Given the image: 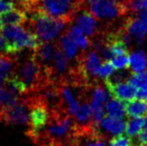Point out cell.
<instances>
[{
	"label": "cell",
	"instance_id": "20",
	"mask_svg": "<svg viewBox=\"0 0 147 146\" xmlns=\"http://www.w3.org/2000/svg\"><path fill=\"white\" fill-rule=\"evenodd\" d=\"M132 86L139 89V88H145L147 87V73L146 72H138L134 73L131 76H129L127 80Z\"/></svg>",
	"mask_w": 147,
	"mask_h": 146
},
{
	"label": "cell",
	"instance_id": "19",
	"mask_svg": "<svg viewBox=\"0 0 147 146\" xmlns=\"http://www.w3.org/2000/svg\"><path fill=\"white\" fill-rule=\"evenodd\" d=\"M143 118H132L129 120L125 125V130H124V134L127 135L130 138H134L138 135V133L142 130L143 128Z\"/></svg>",
	"mask_w": 147,
	"mask_h": 146
},
{
	"label": "cell",
	"instance_id": "7",
	"mask_svg": "<svg viewBox=\"0 0 147 146\" xmlns=\"http://www.w3.org/2000/svg\"><path fill=\"white\" fill-rule=\"evenodd\" d=\"M126 122L123 118H115L111 116H104L97 124V130L105 139L108 136L113 137L122 134L125 130Z\"/></svg>",
	"mask_w": 147,
	"mask_h": 146
},
{
	"label": "cell",
	"instance_id": "4",
	"mask_svg": "<svg viewBox=\"0 0 147 146\" xmlns=\"http://www.w3.org/2000/svg\"><path fill=\"white\" fill-rule=\"evenodd\" d=\"M31 105L25 95L19 97L15 104L0 112V121L7 125H28Z\"/></svg>",
	"mask_w": 147,
	"mask_h": 146
},
{
	"label": "cell",
	"instance_id": "13",
	"mask_svg": "<svg viewBox=\"0 0 147 146\" xmlns=\"http://www.w3.org/2000/svg\"><path fill=\"white\" fill-rule=\"evenodd\" d=\"M1 22L4 25H22L26 22L25 13L19 8H15L1 14Z\"/></svg>",
	"mask_w": 147,
	"mask_h": 146
},
{
	"label": "cell",
	"instance_id": "17",
	"mask_svg": "<svg viewBox=\"0 0 147 146\" xmlns=\"http://www.w3.org/2000/svg\"><path fill=\"white\" fill-rule=\"evenodd\" d=\"M105 110H106L108 116L115 117V118H123L125 115L124 106L121 103V101L112 97L105 104Z\"/></svg>",
	"mask_w": 147,
	"mask_h": 146
},
{
	"label": "cell",
	"instance_id": "5",
	"mask_svg": "<svg viewBox=\"0 0 147 146\" xmlns=\"http://www.w3.org/2000/svg\"><path fill=\"white\" fill-rule=\"evenodd\" d=\"M89 6L90 13L95 18L112 19L127 11L124 3L119 0H95Z\"/></svg>",
	"mask_w": 147,
	"mask_h": 146
},
{
	"label": "cell",
	"instance_id": "23",
	"mask_svg": "<svg viewBox=\"0 0 147 146\" xmlns=\"http://www.w3.org/2000/svg\"><path fill=\"white\" fill-rule=\"evenodd\" d=\"M135 142L137 146H144L147 144V129H142L138 133Z\"/></svg>",
	"mask_w": 147,
	"mask_h": 146
},
{
	"label": "cell",
	"instance_id": "15",
	"mask_svg": "<svg viewBox=\"0 0 147 146\" xmlns=\"http://www.w3.org/2000/svg\"><path fill=\"white\" fill-rule=\"evenodd\" d=\"M129 66L134 73L143 72L147 67L146 54L142 50H137L129 56Z\"/></svg>",
	"mask_w": 147,
	"mask_h": 146
},
{
	"label": "cell",
	"instance_id": "9",
	"mask_svg": "<svg viewBox=\"0 0 147 146\" xmlns=\"http://www.w3.org/2000/svg\"><path fill=\"white\" fill-rule=\"evenodd\" d=\"M56 47H57V43L46 41V42H41V44L35 50H33L36 58L38 59L40 64L44 68H48L52 64Z\"/></svg>",
	"mask_w": 147,
	"mask_h": 146
},
{
	"label": "cell",
	"instance_id": "3",
	"mask_svg": "<svg viewBox=\"0 0 147 146\" xmlns=\"http://www.w3.org/2000/svg\"><path fill=\"white\" fill-rule=\"evenodd\" d=\"M83 5L84 0H39L38 9L69 24Z\"/></svg>",
	"mask_w": 147,
	"mask_h": 146
},
{
	"label": "cell",
	"instance_id": "28",
	"mask_svg": "<svg viewBox=\"0 0 147 146\" xmlns=\"http://www.w3.org/2000/svg\"><path fill=\"white\" fill-rule=\"evenodd\" d=\"M142 6H143V10H147V0H141Z\"/></svg>",
	"mask_w": 147,
	"mask_h": 146
},
{
	"label": "cell",
	"instance_id": "1",
	"mask_svg": "<svg viewBox=\"0 0 147 146\" xmlns=\"http://www.w3.org/2000/svg\"><path fill=\"white\" fill-rule=\"evenodd\" d=\"M12 73L15 74L23 84L26 94L38 91L44 84L53 81L45 72L33 50L29 56L26 57L21 63L17 60Z\"/></svg>",
	"mask_w": 147,
	"mask_h": 146
},
{
	"label": "cell",
	"instance_id": "30",
	"mask_svg": "<svg viewBox=\"0 0 147 146\" xmlns=\"http://www.w3.org/2000/svg\"><path fill=\"white\" fill-rule=\"evenodd\" d=\"M2 27H3V24H2V22H1V19H0V31H1Z\"/></svg>",
	"mask_w": 147,
	"mask_h": 146
},
{
	"label": "cell",
	"instance_id": "14",
	"mask_svg": "<svg viewBox=\"0 0 147 146\" xmlns=\"http://www.w3.org/2000/svg\"><path fill=\"white\" fill-rule=\"evenodd\" d=\"M57 45H58V47L61 49V51L64 53V55H65L68 60L75 58L76 55H77L78 53L77 46L71 40V38L67 35V33H64L63 35H61Z\"/></svg>",
	"mask_w": 147,
	"mask_h": 146
},
{
	"label": "cell",
	"instance_id": "12",
	"mask_svg": "<svg viewBox=\"0 0 147 146\" xmlns=\"http://www.w3.org/2000/svg\"><path fill=\"white\" fill-rule=\"evenodd\" d=\"M124 111L130 118H143L147 116V101L144 100H129L123 104Z\"/></svg>",
	"mask_w": 147,
	"mask_h": 146
},
{
	"label": "cell",
	"instance_id": "10",
	"mask_svg": "<svg viewBox=\"0 0 147 146\" xmlns=\"http://www.w3.org/2000/svg\"><path fill=\"white\" fill-rule=\"evenodd\" d=\"M123 28L130 34V36L134 37L139 44L144 42L145 36L147 35V25L139 18H129Z\"/></svg>",
	"mask_w": 147,
	"mask_h": 146
},
{
	"label": "cell",
	"instance_id": "16",
	"mask_svg": "<svg viewBox=\"0 0 147 146\" xmlns=\"http://www.w3.org/2000/svg\"><path fill=\"white\" fill-rule=\"evenodd\" d=\"M67 35L71 38V40L73 41L74 43H75L76 46L79 47L82 50L87 49V47L89 46V44H90L87 37L82 33L81 30H80L77 26H71V27L68 29Z\"/></svg>",
	"mask_w": 147,
	"mask_h": 146
},
{
	"label": "cell",
	"instance_id": "6",
	"mask_svg": "<svg viewBox=\"0 0 147 146\" xmlns=\"http://www.w3.org/2000/svg\"><path fill=\"white\" fill-rule=\"evenodd\" d=\"M110 94L102 86H96L91 96V110L92 121L94 124H98L105 116V104L109 100Z\"/></svg>",
	"mask_w": 147,
	"mask_h": 146
},
{
	"label": "cell",
	"instance_id": "18",
	"mask_svg": "<svg viewBox=\"0 0 147 146\" xmlns=\"http://www.w3.org/2000/svg\"><path fill=\"white\" fill-rule=\"evenodd\" d=\"M19 99V96L8 91L5 87H0V112L13 106Z\"/></svg>",
	"mask_w": 147,
	"mask_h": 146
},
{
	"label": "cell",
	"instance_id": "11",
	"mask_svg": "<svg viewBox=\"0 0 147 146\" xmlns=\"http://www.w3.org/2000/svg\"><path fill=\"white\" fill-rule=\"evenodd\" d=\"M77 27L81 30V32L87 37H92L96 32L97 21L96 18L88 11H84L77 16L76 19Z\"/></svg>",
	"mask_w": 147,
	"mask_h": 146
},
{
	"label": "cell",
	"instance_id": "25",
	"mask_svg": "<svg viewBox=\"0 0 147 146\" xmlns=\"http://www.w3.org/2000/svg\"><path fill=\"white\" fill-rule=\"evenodd\" d=\"M0 54H10L7 40L1 34H0Z\"/></svg>",
	"mask_w": 147,
	"mask_h": 146
},
{
	"label": "cell",
	"instance_id": "22",
	"mask_svg": "<svg viewBox=\"0 0 147 146\" xmlns=\"http://www.w3.org/2000/svg\"><path fill=\"white\" fill-rule=\"evenodd\" d=\"M114 72V67L111 64L109 60H105L102 65H100L98 70V77L102 78V79H106L107 77L111 75Z\"/></svg>",
	"mask_w": 147,
	"mask_h": 146
},
{
	"label": "cell",
	"instance_id": "8",
	"mask_svg": "<svg viewBox=\"0 0 147 146\" xmlns=\"http://www.w3.org/2000/svg\"><path fill=\"white\" fill-rule=\"evenodd\" d=\"M106 87L111 97L119 101H129L134 99L136 96V88L128 81H122L116 84H106Z\"/></svg>",
	"mask_w": 147,
	"mask_h": 146
},
{
	"label": "cell",
	"instance_id": "27",
	"mask_svg": "<svg viewBox=\"0 0 147 146\" xmlns=\"http://www.w3.org/2000/svg\"><path fill=\"white\" fill-rule=\"evenodd\" d=\"M139 19L147 25V10H145V11H142L141 13L139 14Z\"/></svg>",
	"mask_w": 147,
	"mask_h": 146
},
{
	"label": "cell",
	"instance_id": "29",
	"mask_svg": "<svg viewBox=\"0 0 147 146\" xmlns=\"http://www.w3.org/2000/svg\"><path fill=\"white\" fill-rule=\"evenodd\" d=\"M142 129H147V118L144 119V123H143V128Z\"/></svg>",
	"mask_w": 147,
	"mask_h": 146
},
{
	"label": "cell",
	"instance_id": "31",
	"mask_svg": "<svg viewBox=\"0 0 147 146\" xmlns=\"http://www.w3.org/2000/svg\"><path fill=\"white\" fill-rule=\"evenodd\" d=\"M144 146H147V144H146V145H144Z\"/></svg>",
	"mask_w": 147,
	"mask_h": 146
},
{
	"label": "cell",
	"instance_id": "2",
	"mask_svg": "<svg viewBox=\"0 0 147 146\" xmlns=\"http://www.w3.org/2000/svg\"><path fill=\"white\" fill-rule=\"evenodd\" d=\"M26 22H29L30 27L41 41H51L57 37L67 22L59 18H54L41 10L25 13Z\"/></svg>",
	"mask_w": 147,
	"mask_h": 146
},
{
	"label": "cell",
	"instance_id": "26",
	"mask_svg": "<svg viewBox=\"0 0 147 146\" xmlns=\"http://www.w3.org/2000/svg\"><path fill=\"white\" fill-rule=\"evenodd\" d=\"M135 98H137V99H140V100H144V101H147V87L136 89V96H135Z\"/></svg>",
	"mask_w": 147,
	"mask_h": 146
},
{
	"label": "cell",
	"instance_id": "24",
	"mask_svg": "<svg viewBox=\"0 0 147 146\" xmlns=\"http://www.w3.org/2000/svg\"><path fill=\"white\" fill-rule=\"evenodd\" d=\"M14 6L15 5L13 3H11V2H8L6 0H0V15L13 9Z\"/></svg>",
	"mask_w": 147,
	"mask_h": 146
},
{
	"label": "cell",
	"instance_id": "21",
	"mask_svg": "<svg viewBox=\"0 0 147 146\" xmlns=\"http://www.w3.org/2000/svg\"><path fill=\"white\" fill-rule=\"evenodd\" d=\"M111 64L113 65L114 69H125L129 67V56L128 55H118L110 59Z\"/></svg>",
	"mask_w": 147,
	"mask_h": 146
}]
</instances>
